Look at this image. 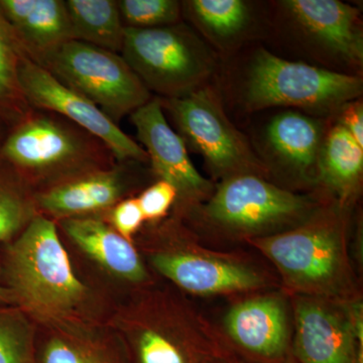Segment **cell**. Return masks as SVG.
Wrapping results in <instances>:
<instances>
[{"mask_svg":"<svg viewBox=\"0 0 363 363\" xmlns=\"http://www.w3.org/2000/svg\"><path fill=\"white\" fill-rule=\"evenodd\" d=\"M13 300V295H11L9 289H6L0 285V305L6 304V303L11 302Z\"/></svg>","mask_w":363,"mask_h":363,"instance_id":"31","label":"cell"},{"mask_svg":"<svg viewBox=\"0 0 363 363\" xmlns=\"http://www.w3.org/2000/svg\"><path fill=\"white\" fill-rule=\"evenodd\" d=\"M30 59L0 9V121L11 128L30 111L21 85V69Z\"/></svg>","mask_w":363,"mask_h":363,"instance_id":"22","label":"cell"},{"mask_svg":"<svg viewBox=\"0 0 363 363\" xmlns=\"http://www.w3.org/2000/svg\"><path fill=\"white\" fill-rule=\"evenodd\" d=\"M157 240L147 253L150 266L184 292L210 297L281 290L272 267L243 250L206 247L180 221L167 222Z\"/></svg>","mask_w":363,"mask_h":363,"instance_id":"3","label":"cell"},{"mask_svg":"<svg viewBox=\"0 0 363 363\" xmlns=\"http://www.w3.org/2000/svg\"><path fill=\"white\" fill-rule=\"evenodd\" d=\"M136 199L145 221L157 222L164 218L171 208L175 206L177 191L171 184L159 180L143 190Z\"/></svg>","mask_w":363,"mask_h":363,"instance_id":"28","label":"cell"},{"mask_svg":"<svg viewBox=\"0 0 363 363\" xmlns=\"http://www.w3.org/2000/svg\"><path fill=\"white\" fill-rule=\"evenodd\" d=\"M125 28H155L180 23L182 2L177 0H118Z\"/></svg>","mask_w":363,"mask_h":363,"instance_id":"25","label":"cell"},{"mask_svg":"<svg viewBox=\"0 0 363 363\" xmlns=\"http://www.w3.org/2000/svg\"><path fill=\"white\" fill-rule=\"evenodd\" d=\"M43 68L117 125L152 98L121 54L79 40L60 48Z\"/></svg>","mask_w":363,"mask_h":363,"instance_id":"9","label":"cell"},{"mask_svg":"<svg viewBox=\"0 0 363 363\" xmlns=\"http://www.w3.org/2000/svg\"><path fill=\"white\" fill-rule=\"evenodd\" d=\"M38 214L33 189L0 159V242L18 235Z\"/></svg>","mask_w":363,"mask_h":363,"instance_id":"23","label":"cell"},{"mask_svg":"<svg viewBox=\"0 0 363 363\" xmlns=\"http://www.w3.org/2000/svg\"><path fill=\"white\" fill-rule=\"evenodd\" d=\"M267 143L279 164L301 183H317L318 161L323 143L320 123L297 111H284L267 128Z\"/></svg>","mask_w":363,"mask_h":363,"instance_id":"18","label":"cell"},{"mask_svg":"<svg viewBox=\"0 0 363 363\" xmlns=\"http://www.w3.org/2000/svg\"><path fill=\"white\" fill-rule=\"evenodd\" d=\"M293 315V351L298 363H363V347L346 303L288 296Z\"/></svg>","mask_w":363,"mask_h":363,"instance_id":"14","label":"cell"},{"mask_svg":"<svg viewBox=\"0 0 363 363\" xmlns=\"http://www.w3.org/2000/svg\"><path fill=\"white\" fill-rule=\"evenodd\" d=\"M7 130H9V128H7L6 124L0 121V147H1L2 142H4V138H6Z\"/></svg>","mask_w":363,"mask_h":363,"instance_id":"32","label":"cell"},{"mask_svg":"<svg viewBox=\"0 0 363 363\" xmlns=\"http://www.w3.org/2000/svg\"><path fill=\"white\" fill-rule=\"evenodd\" d=\"M281 290L252 294L229 307L220 329L240 362L298 363L294 357L292 308Z\"/></svg>","mask_w":363,"mask_h":363,"instance_id":"11","label":"cell"},{"mask_svg":"<svg viewBox=\"0 0 363 363\" xmlns=\"http://www.w3.org/2000/svg\"><path fill=\"white\" fill-rule=\"evenodd\" d=\"M131 162H116L109 168L88 172L38 191L35 198L40 214L63 220L111 211L128 191Z\"/></svg>","mask_w":363,"mask_h":363,"instance_id":"15","label":"cell"},{"mask_svg":"<svg viewBox=\"0 0 363 363\" xmlns=\"http://www.w3.org/2000/svg\"><path fill=\"white\" fill-rule=\"evenodd\" d=\"M74 40L121 54L125 26L117 0H66Z\"/></svg>","mask_w":363,"mask_h":363,"instance_id":"21","label":"cell"},{"mask_svg":"<svg viewBox=\"0 0 363 363\" xmlns=\"http://www.w3.org/2000/svg\"><path fill=\"white\" fill-rule=\"evenodd\" d=\"M362 81L274 56L264 49L255 52L245 85V99L253 111L285 106L311 111L337 109L362 95Z\"/></svg>","mask_w":363,"mask_h":363,"instance_id":"8","label":"cell"},{"mask_svg":"<svg viewBox=\"0 0 363 363\" xmlns=\"http://www.w3.org/2000/svg\"><path fill=\"white\" fill-rule=\"evenodd\" d=\"M21 85L30 108L54 112L77 124L101 140L117 162H149L142 145L121 130L96 105L62 84L33 60L26 59L21 66Z\"/></svg>","mask_w":363,"mask_h":363,"instance_id":"13","label":"cell"},{"mask_svg":"<svg viewBox=\"0 0 363 363\" xmlns=\"http://www.w3.org/2000/svg\"><path fill=\"white\" fill-rule=\"evenodd\" d=\"M0 159L33 190L40 187L35 192L116 162L94 135L65 117L35 108L9 128Z\"/></svg>","mask_w":363,"mask_h":363,"instance_id":"2","label":"cell"},{"mask_svg":"<svg viewBox=\"0 0 363 363\" xmlns=\"http://www.w3.org/2000/svg\"><path fill=\"white\" fill-rule=\"evenodd\" d=\"M62 227L81 250L107 271L131 283L149 281V274L133 242L104 219L97 216L63 219Z\"/></svg>","mask_w":363,"mask_h":363,"instance_id":"19","label":"cell"},{"mask_svg":"<svg viewBox=\"0 0 363 363\" xmlns=\"http://www.w3.org/2000/svg\"><path fill=\"white\" fill-rule=\"evenodd\" d=\"M0 9L28 57L40 67L74 40L66 0H0Z\"/></svg>","mask_w":363,"mask_h":363,"instance_id":"17","label":"cell"},{"mask_svg":"<svg viewBox=\"0 0 363 363\" xmlns=\"http://www.w3.org/2000/svg\"><path fill=\"white\" fill-rule=\"evenodd\" d=\"M121 55L150 92L162 99L185 96L202 87L214 69L206 45L180 23L125 28Z\"/></svg>","mask_w":363,"mask_h":363,"instance_id":"7","label":"cell"},{"mask_svg":"<svg viewBox=\"0 0 363 363\" xmlns=\"http://www.w3.org/2000/svg\"><path fill=\"white\" fill-rule=\"evenodd\" d=\"M203 33L218 42H228L247 30L250 11L241 0H191L182 4Z\"/></svg>","mask_w":363,"mask_h":363,"instance_id":"24","label":"cell"},{"mask_svg":"<svg viewBox=\"0 0 363 363\" xmlns=\"http://www.w3.org/2000/svg\"><path fill=\"white\" fill-rule=\"evenodd\" d=\"M227 363H247V362H240V360H233V362H227Z\"/></svg>","mask_w":363,"mask_h":363,"instance_id":"33","label":"cell"},{"mask_svg":"<svg viewBox=\"0 0 363 363\" xmlns=\"http://www.w3.org/2000/svg\"><path fill=\"white\" fill-rule=\"evenodd\" d=\"M138 142L149 157L152 173L177 191L175 206L190 216L213 194L215 185L195 168L183 138L169 125L160 97L130 114Z\"/></svg>","mask_w":363,"mask_h":363,"instance_id":"12","label":"cell"},{"mask_svg":"<svg viewBox=\"0 0 363 363\" xmlns=\"http://www.w3.org/2000/svg\"><path fill=\"white\" fill-rule=\"evenodd\" d=\"M339 124L343 126L360 147H363V105L362 100H353L344 104Z\"/></svg>","mask_w":363,"mask_h":363,"instance_id":"30","label":"cell"},{"mask_svg":"<svg viewBox=\"0 0 363 363\" xmlns=\"http://www.w3.org/2000/svg\"><path fill=\"white\" fill-rule=\"evenodd\" d=\"M108 213L114 230L130 242L145 222V217L136 198L121 200Z\"/></svg>","mask_w":363,"mask_h":363,"instance_id":"29","label":"cell"},{"mask_svg":"<svg viewBox=\"0 0 363 363\" xmlns=\"http://www.w3.org/2000/svg\"><path fill=\"white\" fill-rule=\"evenodd\" d=\"M363 171V147L341 124L323 138L318 161L317 183L340 206H350L359 191Z\"/></svg>","mask_w":363,"mask_h":363,"instance_id":"20","label":"cell"},{"mask_svg":"<svg viewBox=\"0 0 363 363\" xmlns=\"http://www.w3.org/2000/svg\"><path fill=\"white\" fill-rule=\"evenodd\" d=\"M160 99L186 147L204 157L215 178L221 181L238 175L266 178L267 167L229 121L210 88L202 86L185 96Z\"/></svg>","mask_w":363,"mask_h":363,"instance_id":"10","label":"cell"},{"mask_svg":"<svg viewBox=\"0 0 363 363\" xmlns=\"http://www.w3.org/2000/svg\"><path fill=\"white\" fill-rule=\"evenodd\" d=\"M7 274L13 298L42 319L67 317L85 298V286L72 269L56 223L43 214L9 248Z\"/></svg>","mask_w":363,"mask_h":363,"instance_id":"6","label":"cell"},{"mask_svg":"<svg viewBox=\"0 0 363 363\" xmlns=\"http://www.w3.org/2000/svg\"><path fill=\"white\" fill-rule=\"evenodd\" d=\"M283 6L308 39L351 65H362L359 11L338 0H286Z\"/></svg>","mask_w":363,"mask_h":363,"instance_id":"16","label":"cell"},{"mask_svg":"<svg viewBox=\"0 0 363 363\" xmlns=\"http://www.w3.org/2000/svg\"><path fill=\"white\" fill-rule=\"evenodd\" d=\"M324 203L297 194L257 175L224 179L190 216L213 235L243 241L283 233L307 220Z\"/></svg>","mask_w":363,"mask_h":363,"instance_id":"5","label":"cell"},{"mask_svg":"<svg viewBox=\"0 0 363 363\" xmlns=\"http://www.w3.org/2000/svg\"><path fill=\"white\" fill-rule=\"evenodd\" d=\"M26 328L18 313L0 309V363H37Z\"/></svg>","mask_w":363,"mask_h":363,"instance_id":"26","label":"cell"},{"mask_svg":"<svg viewBox=\"0 0 363 363\" xmlns=\"http://www.w3.org/2000/svg\"><path fill=\"white\" fill-rule=\"evenodd\" d=\"M346 208L324 203L298 226L247 241L272 264L286 296L336 302L362 297L348 250Z\"/></svg>","mask_w":363,"mask_h":363,"instance_id":"1","label":"cell"},{"mask_svg":"<svg viewBox=\"0 0 363 363\" xmlns=\"http://www.w3.org/2000/svg\"><path fill=\"white\" fill-rule=\"evenodd\" d=\"M40 363H116L90 342L72 337H54L45 344Z\"/></svg>","mask_w":363,"mask_h":363,"instance_id":"27","label":"cell"},{"mask_svg":"<svg viewBox=\"0 0 363 363\" xmlns=\"http://www.w3.org/2000/svg\"><path fill=\"white\" fill-rule=\"evenodd\" d=\"M125 328L133 363L238 360L219 327L187 300L173 294H145L131 309Z\"/></svg>","mask_w":363,"mask_h":363,"instance_id":"4","label":"cell"}]
</instances>
